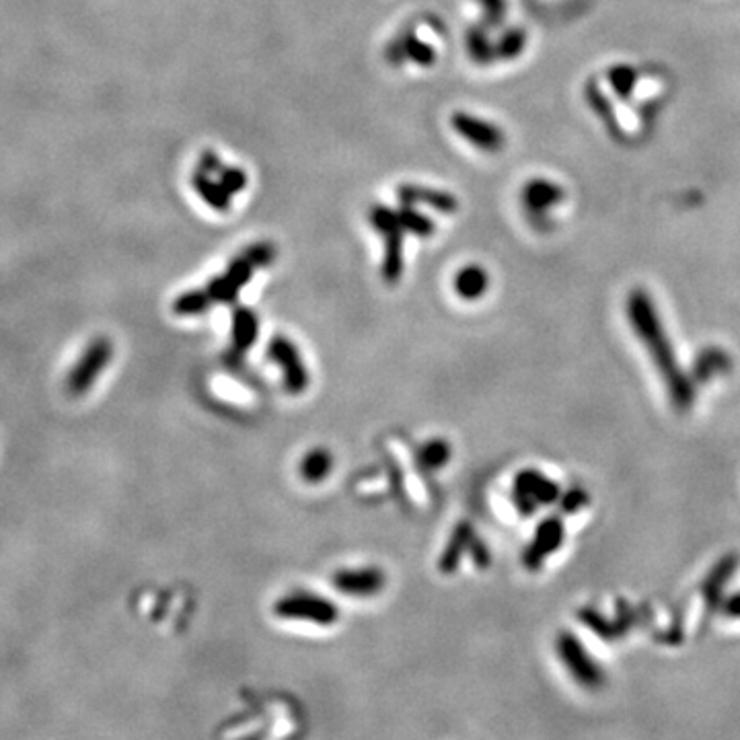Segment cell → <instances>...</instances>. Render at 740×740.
Instances as JSON below:
<instances>
[{
	"label": "cell",
	"mask_w": 740,
	"mask_h": 740,
	"mask_svg": "<svg viewBox=\"0 0 740 740\" xmlns=\"http://www.w3.org/2000/svg\"><path fill=\"white\" fill-rule=\"evenodd\" d=\"M625 311L633 334L644 344L648 356L652 358L654 366L665 380L671 404L676 410L687 412L695 404V380L687 377V372L681 369L679 361H676V354L665 326H662L657 307H654L652 296L644 288H633L627 296Z\"/></svg>",
	"instance_id": "6da1fadb"
},
{
	"label": "cell",
	"mask_w": 740,
	"mask_h": 740,
	"mask_svg": "<svg viewBox=\"0 0 740 740\" xmlns=\"http://www.w3.org/2000/svg\"><path fill=\"white\" fill-rule=\"evenodd\" d=\"M555 652H558L563 666L572 675V679L587 689H598L605 685L603 668L590 658L587 648L580 644L574 633L562 631L555 640Z\"/></svg>",
	"instance_id": "7a4b0ae2"
},
{
	"label": "cell",
	"mask_w": 740,
	"mask_h": 740,
	"mask_svg": "<svg viewBox=\"0 0 740 740\" xmlns=\"http://www.w3.org/2000/svg\"><path fill=\"white\" fill-rule=\"evenodd\" d=\"M274 613L282 619H300V622H313L319 625H334L340 617L334 601L317 595H305V592H292V595L282 596L274 605Z\"/></svg>",
	"instance_id": "3957f363"
},
{
	"label": "cell",
	"mask_w": 740,
	"mask_h": 740,
	"mask_svg": "<svg viewBox=\"0 0 740 740\" xmlns=\"http://www.w3.org/2000/svg\"><path fill=\"white\" fill-rule=\"evenodd\" d=\"M267 356L282 370L284 387L288 391L299 395L307 389L309 372L294 342L288 340L286 335H274L270 344H267Z\"/></svg>",
	"instance_id": "277c9868"
},
{
	"label": "cell",
	"mask_w": 740,
	"mask_h": 740,
	"mask_svg": "<svg viewBox=\"0 0 740 740\" xmlns=\"http://www.w3.org/2000/svg\"><path fill=\"white\" fill-rule=\"evenodd\" d=\"M450 124H453L455 132L467 140L469 144H474L477 151L490 154L504 151L506 136L502 128L488 122V119L471 116L467 111H455L453 118H450Z\"/></svg>",
	"instance_id": "5b68a950"
},
{
	"label": "cell",
	"mask_w": 740,
	"mask_h": 740,
	"mask_svg": "<svg viewBox=\"0 0 740 740\" xmlns=\"http://www.w3.org/2000/svg\"><path fill=\"white\" fill-rule=\"evenodd\" d=\"M563 200H566V189L547 178L528 179L520 189V204L533 224L545 221L549 210L560 206Z\"/></svg>",
	"instance_id": "8992f818"
},
{
	"label": "cell",
	"mask_w": 740,
	"mask_h": 740,
	"mask_svg": "<svg viewBox=\"0 0 740 740\" xmlns=\"http://www.w3.org/2000/svg\"><path fill=\"white\" fill-rule=\"evenodd\" d=\"M111 342L108 337H97L95 342H91V345L84 352V356L81 358V362L76 364V369L70 372L68 379V389L70 393L81 395L89 389L91 385L95 383V379L101 375L105 366L111 361Z\"/></svg>",
	"instance_id": "52a82bcc"
},
{
	"label": "cell",
	"mask_w": 740,
	"mask_h": 740,
	"mask_svg": "<svg viewBox=\"0 0 740 740\" xmlns=\"http://www.w3.org/2000/svg\"><path fill=\"white\" fill-rule=\"evenodd\" d=\"M563 535H566V531H563V520L560 517H549L541 520L531 545L523 553V566L531 570V572L539 570L549 555L562 547Z\"/></svg>",
	"instance_id": "ba28073f"
},
{
	"label": "cell",
	"mask_w": 740,
	"mask_h": 740,
	"mask_svg": "<svg viewBox=\"0 0 740 740\" xmlns=\"http://www.w3.org/2000/svg\"><path fill=\"white\" fill-rule=\"evenodd\" d=\"M636 617H638V611L631 609L630 605H623L619 603V609H617V617L609 622L607 617L603 615V613H598L596 609H590V607H584L578 611V619L588 627L590 631H595L598 638L603 640H619L623 638L627 631L631 630L633 625H636Z\"/></svg>",
	"instance_id": "9c48e42d"
},
{
	"label": "cell",
	"mask_w": 740,
	"mask_h": 740,
	"mask_svg": "<svg viewBox=\"0 0 740 740\" xmlns=\"http://www.w3.org/2000/svg\"><path fill=\"white\" fill-rule=\"evenodd\" d=\"M334 587L350 596H372L385 587V572L379 568L366 566V568H352V570H337L331 578Z\"/></svg>",
	"instance_id": "30bf717a"
},
{
	"label": "cell",
	"mask_w": 740,
	"mask_h": 740,
	"mask_svg": "<svg viewBox=\"0 0 740 740\" xmlns=\"http://www.w3.org/2000/svg\"><path fill=\"white\" fill-rule=\"evenodd\" d=\"M736 568H738V558L735 553H730V555H724V558H720V562L710 570V574L706 576V580H703L701 584V596H703V603H706V617H703V623L710 622L716 611H720L722 601H724L722 598L724 588H726V584L730 582L732 574L736 572Z\"/></svg>",
	"instance_id": "8fae6325"
},
{
	"label": "cell",
	"mask_w": 740,
	"mask_h": 740,
	"mask_svg": "<svg viewBox=\"0 0 740 740\" xmlns=\"http://www.w3.org/2000/svg\"><path fill=\"white\" fill-rule=\"evenodd\" d=\"M397 196L401 204H426V206L439 210L442 214H453L459 210V200L444 189L415 186V183H404L397 187Z\"/></svg>",
	"instance_id": "7c38bea8"
},
{
	"label": "cell",
	"mask_w": 740,
	"mask_h": 740,
	"mask_svg": "<svg viewBox=\"0 0 740 740\" xmlns=\"http://www.w3.org/2000/svg\"><path fill=\"white\" fill-rule=\"evenodd\" d=\"M518 493H525V496L533 498L537 504L549 506L560 502L562 490L560 485L552 482V479L545 477L537 469H523L518 471L517 477H514V490Z\"/></svg>",
	"instance_id": "4fadbf2b"
},
{
	"label": "cell",
	"mask_w": 740,
	"mask_h": 740,
	"mask_svg": "<svg viewBox=\"0 0 740 740\" xmlns=\"http://www.w3.org/2000/svg\"><path fill=\"white\" fill-rule=\"evenodd\" d=\"M584 99H587L588 108H590L592 111H595V116L605 124V128L609 130L611 136L615 138V140H619V143H622V140H623L625 136H623L622 124H619L615 105H613L611 99H609L607 95H605V91L601 89V84H598V81L590 79V81L587 83V87H584Z\"/></svg>",
	"instance_id": "5bb4252c"
},
{
	"label": "cell",
	"mask_w": 740,
	"mask_h": 740,
	"mask_svg": "<svg viewBox=\"0 0 740 740\" xmlns=\"http://www.w3.org/2000/svg\"><path fill=\"white\" fill-rule=\"evenodd\" d=\"M404 227L397 224L389 231L380 232L385 237V259H383V278L387 284H397L404 274Z\"/></svg>",
	"instance_id": "9a60e30c"
},
{
	"label": "cell",
	"mask_w": 740,
	"mask_h": 740,
	"mask_svg": "<svg viewBox=\"0 0 740 740\" xmlns=\"http://www.w3.org/2000/svg\"><path fill=\"white\" fill-rule=\"evenodd\" d=\"M474 537H475V533H474V528H471L469 523L457 525V528L448 539V545L444 547V552L440 555V562H439L440 572L453 574L455 570L459 568L461 558L469 552L471 541H474Z\"/></svg>",
	"instance_id": "2e32d148"
},
{
	"label": "cell",
	"mask_w": 740,
	"mask_h": 740,
	"mask_svg": "<svg viewBox=\"0 0 740 740\" xmlns=\"http://www.w3.org/2000/svg\"><path fill=\"white\" fill-rule=\"evenodd\" d=\"M259 335V319L253 309L235 307L232 311V345L239 352L251 350Z\"/></svg>",
	"instance_id": "e0dca14e"
},
{
	"label": "cell",
	"mask_w": 740,
	"mask_h": 740,
	"mask_svg": "<svg viewBox=\"0 0 740 740\" xmlns=\"http://www.w3.org/2000/svg\"><path fill=\"white\" fill-rule=\"evenodd\" d=\"M453 286L463 300H477L490 288V276L482 266H465L455 274Z\"/></svg>",
	"instance_id": "ac0fdd59"
},
{
	"label": "cell",
	"mask_w": 740,
	"mask_h": 740,
	"mask_svg": "<svg viewBox=\"0 0 740 740\" xmlns=\"http://www.w3.org/2000/svg\"><path fill=\"white\" fill-rule=\"evenodd\" d=\"M730 366H732V361L724 350L708 348L697 356L693 370H691V379H693L695 383H706V380H711L716 375L728 372Z\"/></svg>",
	"instance_id": "d6986e66"
},
{
	"label": "cell",
	"mask_w": 740,
	"mask_h": 740,
	"mask_svg": "<svg viewBox=\"0 0 740 740\" xmlns=\"http://www.w3.org/2000/svg\"><path fill=\"white\" fill-rule=\"evenodd\" d=\"M192 186L204 202L208 204V206H213L214 210H221V213H227L231 208V194L227 192V187L222 186L221 181H214L213 175L210 173H204L197 169V171L192 175Z\"/></svg>",
	"instance_id": "ffe728a7"
},
{
	"label": "cell",
	"mask_w": 740,
	"mask_h": 740,
	"mask_svg": "<svg viewBox=\"0 0 740 740\" xmlns=\"http://www.w3.org/2000/svg\"><path fill=\"white\" fill-rule=\"evenodd\" d=\"M465 46H467L469 58L479 66H492L496 58V41L490 39L485 25H474L465 35Z\"/></svg>",
	"instance_id": "44dd1931"
},
{
	"label": "cell",
	"mask_w": 740,
	"mask_h": 740,
	"mask_svg": "<svg viewBox=\"0 0 740 740\" xmlns=\"http://www.w3.org/2000/svg\"><path fill=\"white\" fill-rule=\"evenodd\" d=\"M334 467V459L331 453L326 448H313L302 457L300 461V475L309 483H319L327 477V474Z\"/></svg>",
	"instance_id": "7402d4cb"
},
{
	"label": "cell",
	"mask_w": 740,
	"mask_h": 740,
	"mask_svg": "<svg viewBox=\"0 0 740 740\" xmlns=\"http://www.w3.org/2000/svg\"><path fill=\"white\" fill-rule=\"evenodd\" d=\"M528 44V35L523 27H510L496 41V58L498 62H510L523 56Z\"/></svg>",
	"instance_id": "603a6c76"
},
{
	"label": "cell",
	"mask_w": 740,
	"mask_h": 740,
	"mask_svg": "<svg viewBox=\"0 0 740 740\" xmlns=\"http://www.w3.org/2000/svg\"><path fill=\"white\" fill-rule=\"evenodd\" d=\"M607 81L613 93L622 99H630L638 87V73L630 65H613L607 68Z\"/></svg>",
	"instance_id": "cb8c5ba5"
},
{
	"label": "cell",
	"mask_w": 740,
	"mask_h": 740,
	"mask_svg": "<svg viewBox=\"0 0 740 740\" xmlns=\"http://www.w3.org/2000/svg\"><path fill=\"white\" fill-rule=\"evenodd\" d=\"M401 227L405 232H412L415 237H432L436 231V224L432 218H428L424 214H420L412 204H401V208L397 210Z\"/></svg>",
	"instance_id": "d4e9b609"
},
{
	"label": "cell",
	"mask_w": 740,
	"mask_h": 740,
	"mask_svg": "<svg viewBox=\"0 0 740 740\" xmlns=\"http://www.w3.org/2000/svg\"><path fill=\"white\" fill-rule=\"evenodd\" d=\"M210 305H213V299H210L206 288L204 291H187L175 299L173 311L181 317H194L206 313Z\"/></svg>",
	"instance_id": "484cf974"
},
{
	"label": "cell",
	"mask_w": 740,
	"mask_h": 740,
	"mask_svg": "<svg viewBox=\"0 0 740 740\" xmlns=\"http://www.w3.org/2000/svg\"><path fill=\"white\" fill-rule=\"evenodd\" d=\"M448 459H450V444L442 439H434V440L426 442L418 453L420 465L428 471H436V469L444 467V465L448 463Z\"/></svg>",
	"instance_id": "4316f807"
},
{
	"label": "cell",
	"mask_w": 740,
	"mask_h": 740,
	"mask_svg": "<svg viewBox=\"0 0 740 740\" xmlns=\"http://www.w3.org/2000/svg\"><path fill=\"white\" fill-rule=\"evenodd\" d=\"M401 39H404L405 49H407V56H410V60H414L415 65L420 66H432L436 62V49L428 44V41H422L418 35H415L414 27L412 30H405L404 35H401Z\"/></svg>",
	"instance_id": "83f0119b"
},
{
	"label": "cell",
	"mask_w": 740,
	"mask_h": 740,
	"mask_svg": "<svg viewBox=\"0 0 740 740\" xmlns=\"http://www.w3.org/2000/svg\"><path fill=\"white\" fill-rule=\"evenodd\" d=\"M206 291L210 294V299H213V302H221V305H235L241 288H239L235 282L227 276V274H221V276H216L208 282Z\"/></svg>",
	"instance_id": "f1b7e54d"
},
{
	"label": "cell",
	"mask_w": 740,
	"mask_h": 740,
	"mask_svg": "<svg viewBox=\"0 0 740 740\" xmlns=\"http://www.w3.org/2000/svg\"><path fill=\"white\" fill-rule=\"evenodd\" d=\"M483 11V25L488 30H496L504 23L506 13H509V3L506 0H477Z\"/></svg>",
	"instance_id": "f546056e"
},
{
	"label": "cell",
	"mask_w": 740,
	"mask_h": 740,
	"mask_svg": "<svg viewBox=\"0 0 740 740\" xmlns=\"http://www.w3.org/2000/svg\"><path fill=\"white\" fill-rule=\"evenodd\" d=\"M588 502H590L588 492L580 488V485H572L570 490L562 492V496H560V509L563 514L580 512Z\"/></svg>",
	"instance_id": "4dcf8cb0"
},
{
	"label": "cell",
	"mask_w": 740,
	"mask_h": 740,
	"mask_svg": "<svg viewBox=\"0 0 740 740\" xmlns=\"http://www.w3.org/2000/svg\"><path fill=\"white\" fill-rule=\"evenodd\" d=\"M245 256H247V259H249V262L256 266V267H267V266H272L274 262H276V257H278V251H276V247H274L272 243H253V245H249L247 247V249L243 251Z\"/></svg>",
	"instance_id": "1f68e13d"
},
{
	"label": "cell",
	"mask_w": 740,
	"mask_h": 740,
	"mask_svg": "<svg viewBox=\"0 0 740 740\" xmlns=\"http://www.w3.org/2000/svg\"><path fill=\"white\" fill-rule=\"evenodd\" d=\"M253 272H256V266H253L249 259H247L245 253H241V256H237L235 259H232V262L229 264V267H227V272H224V274H227V276L232 282H235L239 288H243L247 282L251 280Z\"/></svg>",
	"instance_id": "d6a6232c"
},
{
	"label": "cell",
	"mask_w": 740,
	"mask_h": 740,
	"mask_svg": "<svg viewBox=\"0 0 740 740\" xmlns=\"http://www.w3.org/2000/svg\"><path fill=\"white\" fill-rule=\"evenodd\" d=\"M218 178H221L218 181L227 187V192L231 196L243 192V189L247 187V175L243 169H239V167H222V171L218 173Z\"/></svg>",
	"instance_id": "836d02e7"
},
{
	"label": "cell",
	"mask_w": 740,
	"mask_h": 740,
	"mask_svg": "<svg viewBox=\"0 0 740 740\" xmlns=\"http://www.w3.org/2000/svg\"><path fill=\"white\" fill-rule=\"evenodd\" d=\"M385 58H387V62H389V65H393V66H401L405 60H410V56H407V49H405L404 39L397 38V39L389 41V44H387V49H385Z\"/></svg>",
	"instance_id": "e575fe53"
},
{
	"label": "cell",
	"mask_w": 740,
	"mask_h": 740,
	"mask_svg": "<svg viewBox=\"0 0 740 740\" xmlns=\"http://www.w3.org/2000/svg\"><path fill=\"white\" fill-rule=\"evenodd\" d=\"M197 169H200V171H204V173H210V175L221 173L222 171V161L214 151H204L200 154V161H197Z\"/></svg>",
	"instance_id": "d590c367"
},
{
	"label": "cell",
	"mask_w": 740,
	"mask_h": 740,
	"mask_svg": "<svg viewBox=\"0 0 740 740\" xmlns=\"http://www.w3.org/2000/svg\"><path fill=\"white\" fill-rule=\"evenodd\" d=\"M469 553H471V558H474L477 568H488L490 566V549L485 547V543L479 537H474V541H471Z\"/></svg>",
	"instance_id": "8d00e7d4"
},
{
	"label": "cell",
	"mask_w": 740,
	"mask_h": 740,
	"mask_svg": "<svg viewBox=\"0 0 740 740\" xmlns=\"http://www.w3.org/2000/svg\"><path fill=\"white\" fill-rule=\"evenodd\" d=\"M720 611L724 613V615H728L732 619H740V592L726 596L722 601Z\"/></svg>",
	"instance_id": "74e56055"
}]
</instances>
